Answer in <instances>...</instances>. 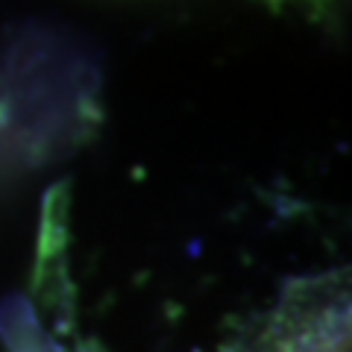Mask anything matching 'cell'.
<instances>
[{
	"label": "cell",
	"instance_id": "6da1fadb",
	"mask_svg": "<svg viewBox=\"0 0 352 352\" xmlns=\"http://www.w3.org/2000/svg\"><path fill=\"white\" fill-rule=\"evenodd\" d=\"M338 314L332 317L329 329L317 326L314 320H302L294 326V317L288 323H276L261 340H256L244 352H346V332H340Z\"/></svg>",
	"mask_w": 352,
	"mask_h": 352
}]
</instances>
